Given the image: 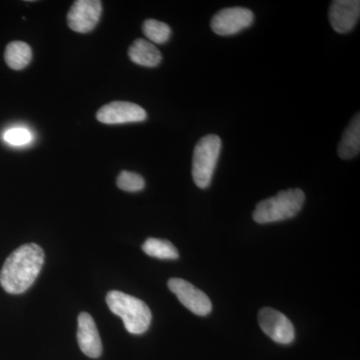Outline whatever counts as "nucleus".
I'll return each mask as SVG.
<instances>
[{
  "label": "nucleus",
  "mask_w": 360,
  "mask_h": 360,
  "mask_svg": "<svg viewBox=\"0 0 360 360\" xmlns=\"http://www.w3.org/2000/svg\"><path fill=\"white\" fill-rule=\"evenodd\" d=\"M44 264V251L35 243L20 246L6 258L0 285L7 293L21 295L37 281Z\"/></svg>",
  "instance_id": "f257e3e1"
},
{
  "label": "nucleus",
  "mask_w": 360,
  "mask_h": 360,
  "mask_svg": "<svg viewBox=\"0 0 360 360\" xmlns=\"http://www.w3.org/2000/svg\"><path fill=\"white\" fill-rule=\"evenodd\" d=\"M106 303L111 312L122 319L125 329L131 335H142L150 326V309L139 298L112 290L106 295Z\"/></svg>",
  "instance_id": "f03ea898"
},
{
  "label": "nucleus",
  "mask_w": 360,
  "mask_h": 360,
  "mask_svg": "<svg viewBox=\"0 0 360 360\" xmlns=\"http://www.w3.org/2000/svg\"><path fill=\"white\" fill-rule=\"evenodd\" d=\"M305 194L302 189L281 191L274 198L260 201L253 212V219L260 224L292 219L302 210Z\"/></svg>",
  "instance_id": "7ed1b4c3"
},
{
  "label": "nucleus",
  "mask_w": 360,
  "mask_h": 360,
  "mask_svg": "<svg viewBox=\"0 0 360 360\" xmlns=\"http://www.w3.org/2000/svg\"><path fill=\"white\" fill-rule=\"evenodd\" d=\"M220 153L221 139L217 135H206L198 142L193 158V177L196 186L205 189L210 186Z\"/></svg>",
  "instance_id": "20e7f679"
},
{
  "label": "nucleus",
  "mask_w": 360,
  "mask_h": 360,
  "mask_svg": "<svg viewBox=\"0 0 360 360\" xmlns=\"http://www.w3.org/2000/svg\"><path fill=\"white\" fill-rule=\"evenodd\" d=\"M260 328L272 340L281 345H290L295 338L292 322L281 312L264 307L258 314Z\"/></svg>",
  "instance_id": "39448f33"
},
{
  "label": "nucleus",
  "mask_w": 360,
  "mask_h": 360,
  "mask_svg": "<svg viewBox=\"0 0 360 360\" xmlns=\"http://www.w3.org/2000/svg\"><path fill=\"white\" fill-rule=\"evenodd\" d=\"M255 15L252 11L245 7H231L219 11L212 20L213 32L221 37L236 34L250 27Z\"/></svg>",
  "instance_id": "423d86ee"
},
{
  "label": "nucleus",
  "mask_w": 360,
  "mask_h": 360,
  "mask_svg": "<svg viewBox=\"0 0 360 360\" xmlns=\"http://www.w3.org/2000/svg\"><path fill=\"white\" fill-rule=\"evenodd\" d=\"M167 284L168 288L177 296L179 302L194 314L205 316L212 311V304L208 296L188 281L172 278Z\"/></svg>",
  "instance_id": "0eeeda50"
},
{
  "label": "nucleus",
  "mask_w": 360,
  "mask_h": 360,
  "mask_svg": "<svg viewBox=\"0 0 360 360\" xmlns=\"http://www.w3.org/2000/svg\"><path fill=\"white\" fill-rule=\"evenodd\" d=\"M101 13L103 4L99 0H78L68 14V26L75 32H91L98 23Z\"/></svg>",
  "instance_id": "6e6552de"
},
{
  "label": "nucleus",
  "mask_w": 360,
  "mask_h": 360,
  "mask_svg": "<svg viewBox=\"0 0 360 360\" xmlns=\"http://www.w3.org/2000/svg\"><path fill=\"white\" fill-rule=\"evenodd\" d=\"M96 118L98 122L105 124H124L144 122L148 118V113L137 104L113 101L97 111Z\"/></svg>",
  "instance_id": "1a4fd4ad"
},
{
  "label": "nucleus",
  "mask_w": 360,
  "mask_h": 360,
  "mask_svg": "<svg viewBox=\"0 0 360 360\" xmlns=\"http://www.w3.org/2000/svg\"><path fill=\"white\" fill-rule=\"evenodd\" d=\"M359 16V0H335L329 8V21L338 33H347L354 30Z\"/></svg>",
  "instance_id": "9d476101"
},
{
  "label": "nucleus",
  "mask_w": 360,
  "mask_h": 360,
  "mask_svg": "<svg viewBox=\"0 0 360 360\" xmlns=\"http://www.w3.org/2000/svg\"><path fill=\"white\" fill-rule=\"evenodd\" d=\"M77 341L80 349L91 359H97L103 354V343L91 315L82 312L78 316Z\"/></svg>",
  "instance_id": "9b49d317"
},
{
  "label": "nucleus",
  "mask_w": 360,
  "mask_h": 360,
  "mask_svg": "<svg viewBox=\"0 0 360 360\" xmlns=\"http://www.w3.org/2000/svg\"><path fill=\"white\" fill-rule=\"evenodd\" d=\"M129 56L132 63L144 66L155 68L162 60V56L158 47L146 39H136L129 49Z\"/></svg>",
  "instance_id": "f8f14e48"
},
{
  "label": "nucleus",
  "mask_w": 360,
  "mask_h": 360,
  "mask_svg": "<svg viewBox=\"0 0 360 360\" xmlns=\"http://www.w3.org/2000/svg\"><path fill=\"white\" fill-rule=\"evenodd\" d=\"M359 151L360 115L357 113L343 132L342 139L338 146V155L342 160H350L359 155Z\"/></svg>",
  "instance_id": "ddd939ff"
},
{
  "label": "nucleus",
  "mask_w": 360,
  "mask_h": 360,
  "mask_svg": "<svg viewBox=\"0 0 360 360\" xmlns=\"http://www.w3.org/2000/svg\"><path fill=\"white\" fill-rule=\"evenodd\" d=\"M4 58H6V65L13 70H23L32 61V47L22 41L11 42L6 46Z\"/></svg>",
  "instance_id": "4468645a"
},
{
  "label": "nucleus",
  "mask_w": 360,
  "mask_h": 360,
  "mask_svg": "<svg viewBox=\"0 0 360 360\" xmlns=\"http://www.w3.org/2000/svg\"><path fill=\"white\" fill-rule=\"evenodd\" d=\"M142 250L148 257L160 258V259L174 260L179 257V251L172 243L163 239L148 238L142 245Z\"/></svg>",
  "instance_id": "2eb2a0df"
},
{
  "label": "nucleus",
  "mask_w": 360,
  "mask_h": 360,
  "mask_svg": "<svg viewBox=\"0 0 360 360\" xmlns=\"http://www.w3.org/2000/svg\"><path fill=\"white\" fill-rule=\"evenodd\" d=\"M142 32L151 42L163 44L167 42L172 35V30L167 23L155 20H146L142 25Z\"/></svg>",
  "instance_id": "dca6fc26"
},
{
  "label": "nucleus",
  "mask_w": 360,
  "mask_h": 360,
  "mask_svg": "<svg viewBox=\"0 0 360 360\" xmlns=\"http://www.w3.org/2000/svg\"><path fill=\"white\" fill-rule=\"evenodd\" d=\"M116 184L122 191H127V193H137L144 188L146 181L141 175L123 170L118 175Z\"/></svg>",
  "instance_id": "f3484780"
},
{
  "label": "nucleus",
  "mask_w": 360,
  "mask_h": 360,
  "mask_svg": "<svg viewBox=\"0 0 360 360\" xmlns=\"http://www.w3.org/2000/svg\"><path fill=\"white\" fill-rule=\"evenodd\" d=\"M4 139L11 146H20L30 143L32 141V135L27 129L18 127V129L7 130L4 135Z\"/></svg>",
  "instance_id": "a211bd4d"
}]
</instances>
